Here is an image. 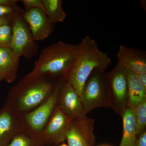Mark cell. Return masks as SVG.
I'll list each match as a JSON object with an SVG mask.
<instances>
[{
  "instance_id": "1",
  "label": "cell",
  "mask_w": 146,
  "mask_h": 146,
  "mask_svg": "<svg viewBox=\"0 0 146 146\" xmlns=\"http://www.w3.org/2000/svg\"><path fill=\"white\" fill-rule=\"evenodd\" d=\"M79 44H71L60 41L46 47L41 52L34 68L26 76H46L58 80H66L77 57Z\"/></svg>"
},
{
  "instance_id": "2",
  "label": "cell",
  "mask_w": 146,
  "mask_h": 146,
  "mask_svg": "<svg viewBox=\"0 0 146 146\" xmlns=\"http://www.w3.org/2000/svg\"><path fill=\"white\" fill-rule=\"evenodd\" d=\"M58 80L46 76L29 78L25 76L11 89L5 104L18 115L30 112L48 98Z\"/></svg>"
},
{
  "instance_id": "3",
  "label": "cell",
  "mask_w": 146,
  "mask_h": 146,
  "mask_svg": "<svg viewBox=\"0 0 146 146\" xmlns=\"http://www.w3.org/2000/svg\"><path fill=\"white\" fill-rule=\"evenodd\" d=\"M79 45L77 57L66 80L80 96L85 82L93 70L98 68L105 71L111 64V60L89 36L84 37Z\"/></svg>"
},
{
  "instance_id": "4",
  "label": "cell",
  "mask_w": 146,
  "mask_h": 146,
  "mask_svg": "<svg viewBox=\"0 0 146 146\" xmlns=\"http://www.w3.org/2000/svg\"><path fill=\"white\" fill-rule=\"evenodd\" d=\"M84 113L99 108H110V98L105 71L96 68L84 85L80 96Z\"/></svg>"
},
{
  "instance_id": "5",
  "label": "cell",
  "mask_w": 146,
  "mask_h": 146,
  "mask_svg": "<svg viewBox=\"0 0 146 146\" xmlns=\"http://www.w3.org/2000/svg\"><path fill=\"white\" fill-rule=\"evenodd\" d=\"M25 11L17 6L9 15L12 23L11 47L17 56L31 58L38 53L39 46L33 39L24 18Z\"/></svg>"
},
{
  "instance_id": "6",
  "label": "cell",
  "mask_w": 146,
  "mask_h": 146,
  "mask_svg": "<svg viewBox=\"0 0 146 146\" xmlns=\"http://www.w3.org/2000/svg\"><path fill=\"white\" fill-rule=\"evenodd\" d=\"M65 78L58 80L50 96L43 103L30 112L20 115L23 128L36 134L42 135L47 123L57 105L58 98Z\"/></svg>"
},
{
  "instance_id": "7",
  "label": "cell",
  "mask_w": 146,
  "mask_h": 146,
  "mask_svg": "<svg viewBox=\"0 0 146 146\" xmlns=\"http://www.w3.org/2000/svg\"><path fill=\"white\" fill-rule=\"evenodd\" d=\"M109 89L110 108L121 116L127 107L128 82L125 68L117 63L114 69L106 73Z\"/></svg>"
},
{
  "instance_id": "8",
  "label": "cell",
  "mask_w": 146,
  "mask_h": 146,
  "mask_svg": "<svg viewBox=\"0 0 146 146\" xmlns=\"http://www.w3.org/2000/svg\"><path fill=\"white\" fill-rule=\"evenodd\" d=\"M72 121L56 105L42 133L48 146H57L66 141Z\"/></svg>"
},
{
  "instance_id": "9",
  "label": "cell",
  "mask_w": 146,
  "mask_h": 146,
  "mask_svg": "<svg viewBox=\"0 0 146 146\" xmlns=\"http://www.w3.org/2000/svg\"><path fill=\"white\" fill-rule=\"evenodd\" d=\"M94 119L84 115L72 120L66 135L69 146H94L96 137L94 133Z\"/></svg>"
},
{
  "instance_id": "10",
  "label": "cell",
  "mask_w": 146,
  "mask_h": 146,
  "mask_svg": "<svg viewBox=\"0 0 146 146\" xmlns=\"http://www.w3.org/2000/svg\"><path fill=\"white\" fill-rule=\"evenodd\" d=\"M24 18L35 41L46 39L53 32L54 24L41 9H33L25 11Z\"/></svg>"
},
{
  "instance_id": "11",
  "label": "cell",
  "mask_w": 146,
  "mask_h": 146,
  "mask_svg": "<svg viewBox=\"0 0 146 146\" xmlns=\"http://www.w3.org/2000/svg\"><path fill=\"white\" fill-rule=\"evenodd\" d=\"M57 106L72 120L84 115L80 96L67 80L60 89Z\"/></svg>"
},
{
  "instance_id": "12",
  "label": "cell",
  "mask_w": 146,
  "mask_h": 146,
  "mask_svg": "<svg viewBox=\"0 0 146 146\" xmlns=\"http://www.w3.org/2000/svg\"><path fill=\"white\" fill-rule=\"evenodd\" d=\"M23 128L20 115L4 104L0 110V146H7Z\"/></svg>"
},
{
  "instance_id": "13",
  "label": "cell",
  "mask_w": 146,
  "mask_h": 146,
  "mask_svg": "<svg viewBox=\"0 0 146 146\" xmlns=\"http://www.w3.org/2000/svg\"><path fill=\"white\" fill-rule=\"evenodd\" d=\"M116 57L118 63L136 75L146 72L145 52L132 47L120 46Z\"/></svg>"
},
{
  "instance_id": "14",
  "label": "cell",
  "mask_w": 146,
  "mask_h": 146,
  "mask_svg": "<svg viewBox=\"0 0 146 146\" xmlns=\"http://www.w3.org/2000/svg\"><path fill=\"white\" fill-rule=\"evenodd\" d=\"M20 58L11 47L0 46V74L8 83H12L17 78Z\"/></svg>"
},
{
  "instance_id": "15",
  "label": "cell",
  "mask_w": 146,
  "mask_h": 146,
  "mask_svg": "<svg viewBox=\"0 0 146 146\" xmlns=\"http://www.w3.org/2000/svg\"><path fill=\"white\" fill-rule=\"evenodd\" d=\"M123 133L119 146H135L138 136L136 132L135 110L127 107L121 115Z\"/></svg>"
},
{
  "instance_id": "16",
  "label": "cell",
  "mask_w": 146,
  "mask_h": 146,
  "mask_svg": "<svg viewBox=\"0 0 146 146\" xmlns=\"http://www.w3.org/2000/svg\"><path fill=\"white\" fill-rule=\"evenodd\" d=\"M126 71L128 82L127 107L135 109L146 101V89L140 83L135 73L129 70Z\"/></svg>"
},
{
  "instance_id": "17",
  "label": "cell",
  "mask_w": 146,
  "mask_h": 146,
  "mask_svg": "<svg viewBox=\"0 0 146 146\" xmlns=\"http://www.w3.org/2000/svg\"><path fill=\"white\" fill-rule=\"evenodd\" d=\"M42 135L23 128L16 134L7 146H47Z\"/></svg>"
},
{
  "instance_id": "18",
  "label": "cell",
  "mask_w": 146,
  "mask_h": 146,
  "mask_svg": "<svg viewBox=\"0 0 146 146\" xmlns=\"http://www.w3.org/2000/svg\"><path fill=\"white\" fill-rule=\"evenodd\" d=\"M46 14L54 24L62 23L66 18L61 0H42Z\"/></svg>"
},
{
  "instance_id": "19",
  "label": "cell",
  "mask_w": 146,
  "mask_h": 146,
  "mask_svg": "<svg viewBox=\"0 0 146 146\" xmlns=\"http://www.w3.org/2000/svg\"><path fill=\"white\" fill-rule=\"evenodd\" d=\"M134 110L136 115V132L138 137L146 131V101Z\"/></svg>"
},
{
  "instance_id": "20",
  "label": "cell",
  "mask_w": 146,
  "mask_h": 146,
  "mask_svg": "<svg viewBox=\"0 0 146 146\" xmlns=\"http://www.w3.org/2000/svg\"><path fill=\"white\" fill-rule=\"evenodd\" d=\"M12 37V24L0 27V46L11 47Z\"/></svg>"
},
{
  "instance_id": "21",
  "label": "cell",
  "mask_w": 146,
  "mask_h": 146,
  "mask_svg": "<svg viewBox=\"0 0 146 146\" xmlns=\"http://www.w3.org/2000/svg\"><path fill=\"white\" fill-rule=\"evenodd\" d=\"M21 1L23 4L25 11L33 9H39L46 13L42 0H23Z\"/></svg>"
},
{
  "instance_id": "22",
  "label": "cell",
  "mask_w": 146,
  "mask_h": 146,
  "mask_svg": "<svg viewBox=\"0 0 146 146\" xmlns=\"http://www.w3.org/2000/svg\"><path fill=\"white\" fill-rule=\"evenodd\" d=\"M17 6L0 5V17L9 16L14 11Z\"/></svg>"
},
{
  "instance_id": "23",
  "label": "cell",
  "mask_w": 146,
  "mask_h": 146,
  "mask_svg": "<svg viewBox=\"0 0 146 146\" xmlns=\"http://www.w3.org/2000/svg\"><path fill=\"white\" fill-rule=\"evenodd\" d=\"M135 146H146V131L138 136Z\"/></svg>"
},
{
  "instance_id": "24",
  "label": "cell",
  "mask_w": 146,
  "mask_h": 146,
  "mask_svg": "<svg viewBox=\"0 0 146 146\" xmlns=\"http://www.w3.org/2000/svg\"><path fill=\"white\" fill-rule=\"evenodd\" d=\"M18 1L17 0H0V5L17 6Z\"/></svg>"
},
{
  "instance_id": "25",
  "label": "cell",
  "mask_w": 146,
  "mask_h": 146,
  "mask_svg": "<svg viewBox=\"0 0 146 146\" xmlns=\"http://www.w3.org/2000/svg\"><path fill=\"white\" fill-rule=\"evenodd\" d=\"M11 24L12 23L9 15L0 17V27L5 25Z\"/></svg>"
},
{
  "instance_id": "26",
  "label": "cell",
  "mask_w": 146,
  "mask_h": 146,
  "mask_svg": "<svg viewBox=\"0 0 146 146\" xmlns=\"http://www.w3.org/2000/svg\"><path fill=\"white\" fill-rule=\"evenodd\" d=\"M140 83L146 89V72L137 75Z\"/></svg>"
},
{
  "instance_id": "27",
  "label": "cell",
  "mask_w": 146,
  "mask_h": 146,
  "mask_svg": "<svg viewBox=\"0 0 146 146\" xmlns=\"http://www.w3.org/2000/svg\"><path fill=\"white\" fill-rule=\"evenodd\" d=\"M59 146H69L68 145H66V144H65V143H62L61 145H60Z\"/></svg>"
},
{
  "instance_id": "28",
  "label": "cell",
  "mask_w": 146,
  "mask_h": 146,
  "mask_svg": "<svg viewBox=\"0 0 146 146\" xmlns=\"http://www.w3.org/2000/svg\"><path fill=\"white\" fill-rule=\"evenodd\" d=\"M2 80H3L2 76L1 75V74H0V82L2 81Z\"/></svg>"
},
{
  "instance_id": "29",
  "label": "cell",
  "mask_w": 146,
  "mask_h": 146,
  "mask_svg": "<svg viewBox=\"0 0 146 146\" xmlns=\"http://www.w3.org/2000/svg\"><path fill=\"white\" fill-rule=\"evenodd\" d=\"M101 146H110L109 145H102Z\"/></svg>"
}]
</instances>
